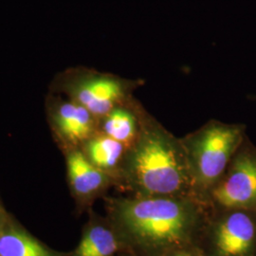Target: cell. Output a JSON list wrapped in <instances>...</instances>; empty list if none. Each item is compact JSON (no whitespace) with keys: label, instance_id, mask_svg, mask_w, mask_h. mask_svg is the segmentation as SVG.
<instances>
[{"label":"cell","instance_id":"1","mask_svg":"<svg viewBox=\"0 0 256 256\" xmlns=\"http://www.w3.org/2000/svg\"><path fill=\"white\" fill-rule=\"evenodd\" d=\"M208 216L207 206L194 196H129L111 205L122 247L135 256H162L196 246Z\"/></svg>","mask_w":256,"mask_h":256},{"label":"cell","instance_id":"2","mask_svg":"<svg viewBox=\"0 0 256 256\" xmlns=\"http://www.w3.org/2000/svg\"><path fill=\"white\" fill-rule=\"evenodd\" d=\"M118 180L131 196L196 198L180 138L169 132L144 106L140 132L128 147Z\"/></svg>","mask_w":256,"mask_h":256},{"label":"cell","instance_id":"3","mask_svg":"<svg viewBox=\"0 0 256 256\" xmlns=\"http://www.w3.org/2000/svg\"><path fill=\"white\" fill-rule=\"evenodd\" d=\"M194 196L204 203L244 140L243 128L238 124L210 120L202 128L180 138Z\"/></svg>","mask_w":256,"mask_h":256},{"label":"cell","instance_id":"4","mask_svg":"<svg viewBox=\"0 0 256 256\" xmlns=\"http://www.w3.org/2000/svg\"><path fill=\"white\" fill-rule=\"evenodd\" d=\"M196 247L203 256H256V210H209Z\"/></svg>","mask_w":256,"mask_h":256},{"label":"cell","instance_id":"5","mask_svg":"<svg viewBox=\"0 0 256 256\" xmlns=\"http://www.w3.org/2000/svg\"><path fill=\"white\" fill-rule=\"evenodd\" d=\"M144 84L140 79H126L90 70H74L66 78L64 90L68 98L88 110L97 119L134 98Z\"/></svg>","mask_w":256,"mask_h":256},{"label":"cell","instance_id":"6","mask_svg":"<svg viewBox=\"0 0 256 256\" xmlns=\"http://www.w3.org/2000/svg\"><path fill=\"white\" fill-rule=\"evenodd\" d=\"M204 204L210 210H256V150L242 144Z\"/></svg>","mask_w":256,"mask_h":256},{"label":"cell","instance_id":"7","mask_svg":"<svg viewBox=\"0 0 256 256\" xmlns=\"http://www.w3.org/2000/svg\"><path fill=\"white\" fill-rule=\"evenodd\" d=\"M52 120L59 135L74 147L82 146L88 140L99 132V120L70 99L56 104Z\"/></svg>","mask_w":256,"mask_h":256},{"label":"cell","instance_id":"8","mask_svg":"<svg viewBox=\"0 0 256 256\" xmlns=\"http://www.w3.org/2000/svg\"><path fill=\"white\" fill-rule=\"evenodd\" d=\"M70 183L76 196L90 198L102 191L115 178L92 164L81 149L75 148L66 156Z\"/></svg>","mask_w":256,"mask_h":256},{"label":"cell","instance_id":"9","mask_svg":"<svg viewBox=\"0 0 256 256\" xmlns=\"http://www.w3.org/2000/svg\"><path fill=\"white\" fill-rule=\"evenodd\" d=\"M142 106V104L133 98L115 108L99 120V132L130 146L140 132Z\"/></svg>","mask_w":256,"mask_h":256},{"label":"cell","instance_id":"10","mask_svg":"<svg viewBox=\"0 0 256 256\" xmlns=\"http://www.w3.org/2000/svg\"><path fill=\"white\" fill-rule=\"evenodd\" d=\"M81 150L92 164L114 178H119L128 150L124 144L98 132L82 144Z\"/></svg>","mask_w":256,"mask_h":256},{"label":"cell","instance_id":"11","mask_svg":"<svg viewBox=\"0 0 256 256\" xmlns=\"http://www.w3.org/2000/svg\"><path fill=\"white\" fill-rule=\"evenodd\" d=\"M122 248L114 228L93 224L84 230L74 256H115Z\"/></svg>","mask_w":256,"mask_h":256},{"label":"cell","instance_id":"12","mask_svg":"<svg viewBox=\"0 0 256 256\" xmlns=\"http://www.w3.org/2000/svg\"><path fill=\"white\" fill-rule=\"evenodd\" d=\"M0 256H55L24 232L12 230L0 236Z\"/></svg>","mask_w":256,"mask_h":256},{"label":"cell","instance_id":"13","mask_svg":"<svg viewBox=\"0 0 256 256\" xmlns=\"http://www.w3.org/2000/svg\"><path fill=\"white\" fill-rule=\"evenodd\" d=\"M162 256H203V254L196 246H188L176 248Z\"/></svg>","mask_w":256,"mask_h":256},{"label":"cell","instance_id":"14","mask_svg":"<svg viewBox=\"0 0 256 256\" xmlns=\"http://www.w3.org/2000/svg\"><path fill=\"white\" fill-rule=\"evenodd\" d=\"M135 256L134 254H130V252H128V256Z\"/></svg>","mask_w":256,"mask_h":256}]
</instances>
